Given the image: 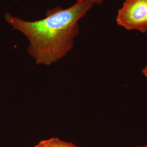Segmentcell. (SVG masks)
I'll use <instances>...</instances> for the list:
<instances>
[{
  "instance_id": "6da1fadb",
  "label": "cell",
  "mask_w": 147,
  "mask_h": 147,
  "mask_svg": "<svg viewBox=\"0 0 147 147\" xmlns=\"http://www.w3.org/2000/svg\"><path fill=\"white\" fill-rule=\"evenodd\" d=\"M94 4L87 0L77 1L63 9H48L45 18L26 21L7 12L5 19L14 30L21 32L30 42L28 53L37 64L50 65L64 57L71 50L74 39L79 33V21Z\"/></svg>"
},
{
  "instance_id": "7a4b0ae2",
  "label": "cell",
  "mask_w": 147,
  "mask_h": 147,
  "mask_svg": "<svg viewBox=\"0 0 147 147\" xmlns=\"http://www.w3.org/2000/svg\"><path fill=\"white\" fill-rule=\"evenodd\" d=\"M117 24L127 30L147 32V0H125L116 17Z\"/></svg>"
},
{
  "instance_id": "3957f363",
  "label": "cell",
  "mask_w": 147,
  "mask_h": 147,
  "mask_svg": "<svg viewBox=\"0 0 147 147\" xmlns=\"http://www.w3.org/2000/svg\"><path fill=\"white\" fill-rule=\"evenodd\" d=\"M34 147H80L71 142H65L61 140L58 138L53 137L51 138L42 140Z\"/></svg>"
},
{
  "instance_id": "277c9868",
  "label": "cell",
  "mask_w": 147,
  "mask_h": 147,
  "mask_svg": "<svg viewBox=\"0 0 147 147\" xmlns=\"http://www.w3.org/2000/svg\"><path fill=\"white\" fill-rule=\"evenodd\" d=\"M77 1H82V0H76ZM87 1H89L90 2H92L94 5V4H97V5H101L105 0H87Z\"/></svg>"
},
{
  "instance_id": "5b68a950",
  "label": "cell",
  "mask_w": 147,
  "mask_h": 147,
  "mask_svg": "<svg viewBox=\"0 0 147 147\" xmlns=\"http://www.w3.org/2000/svg\"><path fill=\"white\" fill-rule=\"evenodd\" d=\"M142 73L143 75L147 79V65L142 69Z\"/></svg>"
},
{
  "instance_id": "8992f818",
  "label": "cell",
  "mask_w": 147,
  "mask_h": 147,
  "mask_svg": "<svg viewBox=\"0 0 147 147\" xmlns=\"http://www.w3.org/2000/svg\"><path fill=\"white\" fill-rule=\"evenodd\" d=\"M137 147H147V142L146 143H145L144 144H143V145H138L137 146Z\"/></svg>"
}]
</instances>
